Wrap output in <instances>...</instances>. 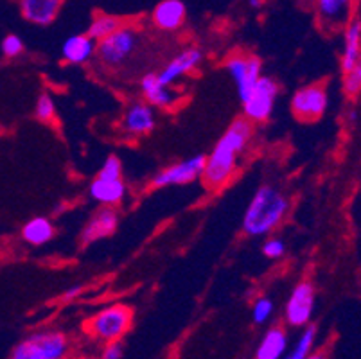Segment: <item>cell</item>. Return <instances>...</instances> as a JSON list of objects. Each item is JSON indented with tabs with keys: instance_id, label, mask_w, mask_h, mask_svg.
<instances>
[{
	"instance_id": "6da1fadb",
	"label": "cell",
	"mask_w": 361,
	"mask_h": 359,
	"mask_svg": "<svg viewBox=\"0 0 361 359\" xmlns=\"http://www.w3.org/2000/svg\"><path fill=\"white\" fill-rule=\"evenodd\" d=\"M254 135V123L248 118H235L231 126L226 128L223 137L219 138L214 150L205 157L202 180L207 189L218 190L231 182L238 169V158L246 150Z\"/></svg>"
},
{
	"instance_id": "7a4b0ae2",
	"label": "cell",
	"mask_w": 361,
	"mask_h": 359,
	"mask_svg": "<svg viewBox=\"0 0 361 359\" xmlns=\"http://www.w3.org/2000/svg\"><path fill=\"white\" fill-rule=\"evenodd\" d=\"M288 210L290 200L282 190L274 185L259 187L243 216V232L250 237L268 236L284 221Z\"/></svg>"
},
{
	"instance_id": "3957f363",
	"label": "cell",
	"mask_w": 361,
	"mask_h": 359,
	"mask_svg": "<svg viewBox=\"0 0 361 359\" xmlns=\"http://www.w3.org/2000/svg\"><path fill=\"white\" fill-rule=\"evenodd\" d=\"M71 352L68 336L60 331H40L29 334L13 348L9 359H67Z\"/></svg>"
},
{
	"instance_id": "277c9868",
	"label": "cell",
	"mask_w": 361,
	"mask_h": 359,
	"mask_svg": "<svg viewBox=\"0 0 361 359\" xmlns=\"http://www.w3.org/2000/svg\"><path fill=\"white\" fill-rule=\"evenodd\" d=\"M140 47V32L135 25L123 24L116 32L99 39L96 56L106 68H121Z\"/></svg>"
},
{
	"instance_id": "5b68a950",
	"label": "cell",
	"mask_w": 361,
	"mask_h": 359,
	"mask_svg": "<svg viewBox=\"0 0 361 359\" xmlns=\"http://www.w3.org/2000/svg\"><path fill=\"white\" fill-rule=\"evenodd\" d=\"M131 322H133V311L128 305H108L87 322V331L101 343H111V341H119L130 331Z\"/></svg>"
},
{
	"instance_id": "8992f818",
	"label": "cell",
	"mask_w": 361,
	"mask_h": 359,
	"mask_svg": "<svg viewBox=\"0 0 361 359\" xmlns=\"http://www.w3.org/2000/svg\"><path fill=\"white\" fill-rule=\"evenodd\" d=\"M279 95V85L274 78L261 75L248 95L243 99V111L245 118L250 123H264L274 114L275 101Z\"/></svg>"
},
{
	"instance_id": "52a82bcc",
	"label": "cell",
	"mask_w": 361,
	"mask_h": 359,
	"mask_svg": "<svg viewBox=\"0 0 361 359\" xmlns=\"http://www.w3.org/2000/svg\"><path fill=\"white\" fill-rule=\"evenodd\" d=\"M329 107V94L320 83L307 85L291 97V114L302 123H314L324 117Z\"/></svg>"
},
{
	"instance_id": "ba28073f",
	"label": "cell",
	"mask_w": 361,
	"mask_h": 359,
	"mask_svg": "<svg viewBox=\"0 0 361 359\" xmlns=\"http://www.w3.org/2000/svg\"><path fill=\"white\" fill-rule=\"evenodd\" d=\"M225 68L228 72V75L232 78V81H234L241 101L248 95V92L254 88V85L257 83V79L262 75L261 59L254 54L235 52V54L228 56L225 59Z\"/></svg>"
},
{
	"instance_id": "9c48e42d",
	"label": "cell",
	"mask_w": 361,
	"mask_h": 359,
	"mask_svg": "<svg viewBox=\"0 0 361 359\" xmlns=\"http://www.w3.org/2000/svg\"><path fill=\"white\" fill-rule=\"evenodd\" d=\"M314 302H317V291L310 281H302L291 291L286 302L284 316L286 322L293 327H306L311 324L314 312Z\"/></svg>"
},
{
	"instance_id": "30bf717a",
	"label": "cell",
	"mask_w": 361,
	"mask_h": 359,
	"mask_svg": "<svg viewBox=\"0 0 361 359\" xmlns=\"http://www.w3.org/2000/svg\"><path fill=\"white\" fill-rule=\"evenodd\" d=\"M205 166V154H196V157L185 158L182 162H176L173 166L166 167L159 174L153 176L151 185L155 189H164V187L173 185H187L196 180H200Z\"/></svg>"
},
{
	"instance_id": "8fae6325",
	"label": "cell",
	"mask_w": 361,
	"mask_h": 359,
	"mask_svg": "<svg viewBox=\"0 0 361 359\" xmlns=\"http://www.w3.org/2000/svg\"><path fill=\"white\" fill-rule=\"evenodd\" d=\"M157 126L155 108L147 104L146 101H135L128 104L121 118V128L130 137H144L151 133Z\"/></svg>"
},
{
	"instance_id": "7c38bea8",
	"label": "cell",
	"mask_w": 361,
	"mask_h": 359,
	"mask_svg": "<svg viewBox=\"0 0 361 359\" xmlns=\"http://www.w3.org/2000/svg\"><path fill=\"white\" fill-rule=\"evenodd\" d=\"M203 61V52L198 47H189L185 51H182L180 54H176L175 58L169 59L166 63V67L160 72H157L159 79L164 85H175L178 79H182L183 75L191 74L192 71L202 65Z\"/></svg>"
},
{
	"instance_id": "4fadbf2b",
	"label": "cell",
	"mask_w": 361,
	"mask_h": 359,
	"mask_svg": "<svg viewBox=\"0 0 361 359\" xmlns=\"http://www.w3.org/2000/svg\"><path fill=\"white\" fill-rule=\"evenodd\" d=\"M117 225H119V214H117V210L114 207H103L83 226V230H81V243L83 245H92V243H97L101 239H106L108 236L116 232Z\"/></svg>"
},
{
	"instance_id": "5bb4252c",
	"label": "cell",
	"mask_w": 361,
	"mask_h": 359,
	"mask_svg": "<svg viewBox=\"0 0 361 359\" xmlns=\"http://www.w3.org/2000/svg\"><path fill=\"white\" fill-rule=\"evenodd\" d=\"M317 2L318 22L327 31L343 29L347 20L353 16L354 0H314Z\"/></svg>"
},
{
	"instance_id": "9a60e30c",
	"label": "cell",
	"mask_w": 361,
	"mask_h": 359,
	"mask_svg": "<svg viewBox=\"0 0 361 359\" xmlns=\"http://www.w3.org/2000/svg\"><path fill=\"white\" fill-rule=\"evenodd\" d=\"M361 65V18L354 15L343 25V52H341V71L343 74Z\"/></svg>"
},
{
	"instance_id": "2e32d148",
	"label": "cell",
	"mask_w": 361,
	"mask_h": 359,
	"mask_svg": "<svg viewBox=\"0 0 361 359\" xmlns=\"http://www.w3.org/2000/svg\"><path fill=\"white\" fill-rule=\"evenodd\" d=\"M63 4L65 0H18L22 16L35 25H51Z\"/></svg>"
},
{
	"instance_id": "e0dca14e",
	"label": "cell",
	"mask_w": 361,
	"mask_h": 359,
	"mask_svg": "<svg viewBox=\"0 0 361 359\" xmlns=\"http://www.w3.org/2000/svg\"><path fill=\"white\" fill-rule=\"evenodd\" d=\"M140 92L144 95V101L153 108L167 110L176 103V92L171 90L169 85H164L155 72L144 74L140 79Z\"/></svg>"
},
{
	"instance_id": "ac0fdd59",
	"label": "cell",
	"mask_w": 361,
	"mask_h": 359,
	"mask_svg": "<svg viewBox=\"0 0 361 359\" xmlns=\"http://www.w3.org/2000/svg\"><path fill=\"white\" fill-rule=\"evenodd\" d=\"M187 9L182 0H162L151 13V22L160 31H176L185 22Z\"/></svg>"
},
{
	"instance_id": "d6986e66",
	"label": "cell",
	"mask_w": 361,
	"mask_h": 359,
	"mask_svg": "<svg viewBox=\"0 0 361 359\" xmlns=\"http://www.w3.org/2000/svg\"><path fill=\"white\" fill-rule=\"evenodd\" d=\"M96 39H92L87 32L72 35L61 45V58L71 65H85L96 56Z\"/></svg>"
},
{
	"instance_id": "ffe728a7",
	"label": "cell",
	"mask_w": 361,
	"mask_h": 359,
	"mask_svg": "<svg viewBox=\"0 0 361 359\" xmlns=\"http://www.w3.org/2000/svg\"><path fill=\"white\" fill-rule=\"evenodd\" d=\"M128 187L123 178L119 180H106V178H96L88 187V194L94 202L103 207H116L126 197Z\"/></svg>"
},
{
	"instance_id": "44dd1931",
	"label": "cell",
	"mask_w": 361,
	"mask_h": 359,
	"mask_svg": "<svg viewBox=\"0 0 361 359\" xmlns=\"http://www.w3.org/2000/svg\"><path fill=\"white\" fill-rule=\"evenodd\" d=\"M288 332L282 327H271L262 336L255 351V359H281L286 354Z\"/></svg>"
},
{
	"instance_id": "7402d4cb",
	"label": "cell",
	"mask_w": 361,
	"mask_h": 359,
	"mask_svg": "<svg viewBox=\"0 0 361 359\" xmlns=\"http://www.w3.org/2000/svg\"><path fill=\"white\" fill-rule=\"evenodd\" d=\"M54 237V225L47 217H32L22 229V239L31 246H44Z\"/></svg>"
},
{
	"instance_id": "603a6c76",
	"label": "cell",
	"mask_w": 361,
	"mask_h": 359,
	"mask_svg": "<svg viewBox=\"0 0 361 359\" xmlns=\"http://www.w3.org/2000/svg\"><path fill=\"white\" fill-rule=\"evenodd\" d=\"M123 24H124V20L119 18V16L106 15V13H97V15L92 18L90 25H88L87 35L90 36L92 39L99 42V39L110 36L111 32H116Z\"/></svg>"
},
{
	"instance_id": "cb8c5ba5",
	"label": "cell",
	"mask_w": 361,
	"mask_h": 359,
	"mask_svg": "<svg viewBox=\"0 0 361 359\" xmlns=\"http://www.w3.org/2000/svg\"><path fill=\"white\" fill-rule=\"evenodd\" d=\"M314 340H317V327L311 324L306 325L304 332L300 334V338L297 340V343H295L293 351H291L286 358L282 355L281 359H306L307 355L313 352Z\"/></svg>"
},
{
	"instance_id": "d4e9b609",
	"label": "cell",
	"mask_w": 361,
	"mask_h": 359,
	"mask_svg": "<svg viewBox=\"0 0 361 359\" xmlns=\"http://www.w3.org/2000/svg\"><path fill=\"white\" fill-rule=\"evenodd\" d=\"M35 115L38 117V121H42V123H51L56 115L54 99L49 94H42L40 97L36 99Z\"/></svg>"
},
{
	"instance_id": "484cf974",
	"label": "cell",
	"mask_w": 361,
	"mask_h": 359,
	"mask_svg": "<svg viewBox=\"0 0 361 359\" xmlns=\"http://www.w3.org/2000/svg\"><path fill=\"white\" fill-rule=\"evenodd\" d=\"M274 302L268 296H261L252 305V318H254L255 324H264V322L270 320V316L274 315Z\"/></svg>"
},
{
	"instance_id": "4316f807",
	"label": "cell",
	"mask_w": 361,
	"mask_h": 359,
	"mask_svg": "<svg viewBox=\"0 0 361 359\" xmlns=\"http://www.w3.org/2000/svg\"><path fill=\"white\" fill-rule=\"evenodd\" d=\"M24 49H25L24 39H22L20 36H16V35L4 36L2 44H0V52H2V56H4V58H8V59L18 58V56L24 52Z\"/></svg>"
},
{
	"instance_id": "83f0119b",
	"label": "cell",
	"mask_w": 361,
	"mask_h": 359,
	"mask_svg": "<svg viewBox=\"0 0 361 359\" xmlns=\"http://www.w3.org/2000/svg\"><path fill=\"white\" fill-rule=\"evenodd\" d=\"M343 90L349 97H357L361 90V65L343 74Z\"/></svg>"
},
{
	"instance_id": "f1b7e54d",
	"label": "cell",
	"mask_w": 361,
	"mask_h": 359,
	"mask_svg": "<svg viewBox=\"0 0 361 359\" xmlns=\"http://www.w3.org/2000/svg\"><path fill=\"white\" fill-rule=\"evenodd\" d=\"M97 178H106V180H119L123 178V162L117 157H108L103 162Z\"/></svg>"
},
{
	"instance_id": "f546056e",
	"label": "cell",
	"mask_w": 361,
	"mask_h": 359,
	"mask_svg": "<svg viewBox=\"0 0 361 359\" xmlns=\"http://www.w3.org/2000/svg\"><path fill=\"white\" fill-rule=\"evenodd\" d=\"M286 253V243L282 241L281 237H270L266 239L264 245H262V255L268 257V259H281Z\"/></svg>"
},
{
	"instance_id": "4dcf8cb0",
	"label": "cell",
	"mask_w": 361,
	"mask_h": 359,
	"mask_svg": "<svg viewBox=\"0 0 361 359\" xmlns=\"http://www.w3.org/2000/svg\"><path fill=\"white\" fill-rule=\"evenodd\" d=\"M123 358V345L119 341H111V343H106V347L103 348V354H101V359H121Z\"/></svg>"
},
{
	"instance_id": "1f68e13d",
	"label": "cell",
	"mask_w": 361,
	"mask_h": 359,
	"mask_svg": "<svg viewBox=\"0 0 361 359\" xmlns=\"http://www.w3.org/2000/svg\"><path fill=\"white\" fill-rule=\"evenodd\" d=\"M81 291H83V288H81V286H72V288L65 289L63 300H72V298H75V296H80Z\"/></svg>"
},
{
	"instance_id": "d6a6232c",
	"label": "cell",
	"mask_w": 361,
	"mask_h": 359,
	"mask_svg": "<svg viewBox=\"0 0 361 359\" xmlns=\"http://www.w3.org/2000/svg\"><path fill=\"white\" fill-rule=\"evenodd\" d=\"M306 359H331V358L326 351H317V352H313V354L307 355Z\"/></svg>"
},
{
	"instance_id": "836d02e7",
	"label": "cell",
	"mask_w": 361,
	"mask_h": 359,
	"mask_svg": "<svg viewBox=\"0 0 361 359\" xmlns=\"http://www.w3.org/2000/svg\"><path fill=\"white\" fill-rule=\"evenodd\" d=\"M248 4H250L254 9H261L262 8V0H248Z\"/></svg>"
},
{
	"instance_id": "e575fe53",
	"label": "cell",
	"mask_w": 361,
	"mask_h": 359,
	"mask_svg": "<svg viewBox=\"0 0 361 359\" xmlns=\"http://www.w3.org/2000/svg\"><path fill=\"white\" fill-rule=\"evenodd\" d=\"M0 135H2V126H0Z\"/></svg>"
}]
</instances>
